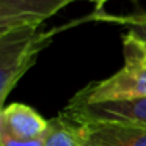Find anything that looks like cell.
Listing matches in <instances>:
<instances>
[{"instance_id": "8", "label": "cell", "mask_w": 146, "mask_h": 146, "mask_svg": "<svg viewBox=\"0 0 146 146\" xmlns=\"http://www.w3.org/2000/svg\"><path fill=\"white\" fill-rule=\"evenodd\" d=\"M123 25H127L126 35L130 36L146 52V21H129Z\"/></svg>"}, {"instance_id": "2", "label": "cell", "mask_w": 146, "mask_h": 146, "mask_svg": "<svg viewBox=\"0 0 146 146\" xmlns=\"http://www.w3.org/2000/svg\"><path fill=\"white\" fill-rule=\"evenodd\" d=\"M60 29L25 27L0 38V99H7Z\"/></svg>"}, {"instance_id": "6", "label": "cell", "mask_w": 146, "mask_h": 146, "mask_svg": "<svg viewBox=\"0 0 146 146\" xmlns=\"http://www.w3.org/2000/svg\"><path fill=\"white\" fill-rule=\"evenodd\" d=\"M77 127L82 146H146V127L116 123H82Z\"/></svg>"}, {"instance_id": "7", "label": "cell", "mask_w": 146, "mask_h": 146, "mask_svg": "<svg viewBox=\"0 0 146 146\" xmlns=\"http://www.w3.org/2000/svg\"><path fill=\"white\" fill-rule=\"evenodd\" d=\"M44 146H82L77 124L66 119L63 115L49 119V133Z\"/></svg>"}, {"instance_id": "4", "label": "cell", "mask_w": 146, "mask_h": 146, "mask_svg": "<svg viewBox=\"0 0 146 146\" xmlns=\"http://www.w3.org/2000/svg\"><path fill=\"white\" fill-rule=\"evenodd\" d=\"M76 0H0V38L42 24Z\"/></svg>"}, {"instance_id": "9", "label": "cell", "mask_w": 146, "mask_h": 146, "mask_svg": "<svg viewBox=\"0 0 146 146\" xmlns=\"http://www.w3.org/2000/svg\"><path fill=\"white\" fill-rule=\"evenodd\" d=\"M93 19L94 21H102V22H115L123 25L124 22H129V21H146V13H135V14H124V16H118V14H108L104 11H99V13H93Z\"/></svg>"}, {"instance_id": "1", "label": "cell", "mask_w": 146, "mask_h": 146, "mask_svg": "<svg viewBox=\"0 0 146 146\" xmlns=\"http://www.w3.org/2000/svg\"><path fill=\"white\" fill-rule=\"evenodd\" d=\"M124 66L113 76L91 82L76 93L69 104L82 105L146 96V52L130 36H123Z\"/></svg>"}, {"instance_id": "5", "label": "cell", "mask_w": 146, "mask_h": 146, "mask_svg": "<svg viewBox=\"0 0 146 146\" xmlns=\"http://www.w3.org/2000/svg\"><path fill=\"white\" fill-rule=\"evenodd\" d=\"M49 133V121L25 104L5 105L0 111V138L38 140Z\"/></svg>"}, {"instance_id": "11", "label": "cell", "mask_w": 146, "mask_h": 146, "mask_svg": "<svg viewBox=\"0 0 146 146\" xmlns=\"http://www.w3.org/2000/svg\"><path fill=\"white\" fill-rule=\"evenodd\" d=\"M3 107H5V99H0V111H2Z\"/></svg>"}, {"instance_id": "10", "label": "cell", "mask_w": 146, "mask_h": 146, "mask_svg": "<svg viewBox=\"0 0 146 146\" xmlns=\"http://www.w3.org/2000/svg\"><path fill=\"white\" fill-rule=\"evenodd\" d=\"M76 2H79V0H76ZM82 2H90V3H94L96 13H99V11H104V5L107 3V2H110V0H82Z\"/></svg>"}, {"instance_id": "3", "label": "cell", "mask_w": 146, "mask_h": 146, "mask_svg": "<svg viewBox=\"0 0 146 146\" xmlns=\"http://www.w3.org/2000/svg\"><path fill=\"white\" fill-rule=\"evenodd\" d=\"M60 115L76 124L116 123L126 126L146 127V96L123 101H104L91 104H69Z\"/></svg>"}]
</instances>
